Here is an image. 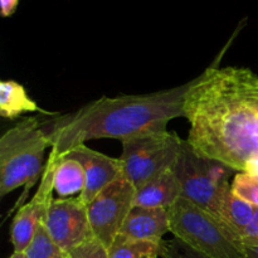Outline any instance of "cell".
Wrapping results in <instances>:
<instances>
[{"label": "cell", "instance_id": "cell-10", "mask_svg": "<svg viewBox=\"0 0 258 258\" xmlns=\"http://www.w3.org/2000/svg\"><path fill=\"white\" fill-rule=\"evenodd\" d=\"M63 156L76 159L82 164L85 169L86 186L78 198L86 206L90 204L108 184L122 175V165L120 159L110 158L105 154L92 150L86 146V144L76 146Z\"/></svg>", "mask_w": 258, "mask_h": 258}, {"label": "cell", "instance_id": "cell-21", "mask_svg": "<svg viewBox=\"0 0 258 258\" xmlns=\"http://www.w3.org/2000/svg\"><path fill=\"white\" fill-rule=\"evenodd\" d=\"M242 242L243 243H249V242H258V207L256 208V214L252 219L251 224L246 228L242 236Z\"/></svg>", "mask_w": 258, "mask_h": 258}, {"label": "cell", "instance_id": "cell-5", "mask_svg": "<svg viewBox=\"0 0 258 258\" xmlns=\"http://www.w3.org/2000/svg\"><path fill=\"white\" fill-rule=\"evenodd\" d=\"M181 188V198L190 201L221 218V209L234 170L226 164L207 158L183 140L178 160L173 168Z\"/></svg>", "mask_w": 258, "mask_h": 258}, {"label": "cell", "instance_id": "cell-22", "mask_svg": "<svg viewBox=\"0 0 258 258\" xmlns=\"http://www.w3.org/2000/svg\"><path fill=\"white\" fill-rule=\"evenodd\" d=\"M19 0H0V10L4 18L12 17L15 13Z\"/></svg>", "mask_w": 258, "mask_h": 258}, {"label": "cell", "instance_id": "cell-18", "mask_svg": "<svg viewBox=\"0 0 258 258\" xmlns=\"http://www.w3.org/2000/svg\"><path fill=\"white\" fill-rule=\"evenodd\" d=\"M231 188L238 198L258 207V176L248 173L236 174L232 180Z\"/></svg>", "mask_w": 258, "mask_h": 258}, {"label": "cell", "instance_id": "cell-3", "mask_svg": "<svg viewBox=\"0 0 258 258\" xmlns=\"http://www.w3.org/2000/svg\"><path fill=\"white\" fill-rule=\"evenodd\" d=\"M50 140L43 130L40 115L23 118L0 139V197L19 186L25 193L37 183Z\"/></svg>", "mask_w": 258, "mask_h": 258}, {"label": "cell", "instance_id": "cell-23", "mask_svg": "<svg viewBox=\"0 0 258 258\" xmlns=\"http://www.w3.org/2000/svg\"><path fill=\"white\" fill-rule=\"evenodd\" d=\"M247 258H258V242L243 243Z\"/></svg>", "mask_w": 258, "mask_h": 258}, {"label": "cell", "instance_id": "cell-1", "mask_svg": "<svg viewBox=\"0 0 258 258\" xmlns=\"http://www.w3.org/2000/svg\"><path fill=\"white\" fill-rule=\"evenodd\" d=\"M218 63L191 80L184 106L186 141L207 158L258 176V75Z\"/></svg>", "mask_w": 258, "mask_h": 258}, {"label": "cell", "instance_id": "cell-20", "mask_svg": "<svg viewBox=\"0 0 258 258\" xmlns=\"http://www.w3.org/2000/svg\"><path fill=\"white\" fill-rule=\"evenodd\" d=\"M163 258H211L199 252L194 251L185 243L179 241L178 238H174L173 241L165 242L163 252Z\"/></svg>", "mask_w": 258, "mask_h": 258}, {"label": "cell", "instance_id": "cell-12", "mask_svg": "<svg viewBox=\"0 0 258 258\" xmlns=\"http://www.w3.org/2000/svg\"><path fill=\"white\" fill-rule=\"evenodd\" d=\"M179 198H181L180 184L171 169L136 189L134 207L169 209Z\"/></svg>", "mask_w": 258, "mask_h": 258}, {"label": "cell", "instance_id": "cell-19", "mask_svg": "<svg viewBox=\"0 0 258 258\" xmlns=\"http://www.w3.org/2000/svg\"><path fill=\"white\" fill-rule=\"evenodd\" d=\"M70 258H108V248L98 239H92L68 252Z\"/></svg>", "mask_w": 258, "mask_h": 258}, {"label": "cell", "instance_id": "cell-2", "mask_svg": "<svg viewBox=\"0 0 258 258\" xmlns=\"http://www.w3.org/2000/svg\"><path fill=\"white\" fill-rule=\"evenodd\" d=\"M191 81L175 88L146 95L101 97L75 112L52 113L43 118L50 140V154L57 159L88 140L135 138L166 130L169 121L184 117L185 98Z\"/></svg>", "mask_w": 258, "mask_h": 258}, {"label": "cell", "instance_id": "cell-8", "mask_svg": "<svg viewBox=\"0 0 258 258\" xmlns=\"http://www.w3.org/2000/svg\"><path fill=\"white\" fill-rule=\"evenodd\" d=\"M44 227L57 246L64 252L95 239L87 206L80 198L53 199Z\"/></svg>", "mask_w": 258, "mask_h": 258}, {"label": "cell", "instance_id": "cell-11", "mask_svg": "<svg viewBox=\"0 0 258 258\" xmlns=\"http://www.w3.org/2000/svg\"><path fill=\"white\" fill-rule=\"evenodd\" d=\"M168 232H170L169 209L134 207L118 236L133 241L161 242Z\"/></svg>", "mask_w": 258, "mask_h": 258}, {"label": "cell", "instance_id": "cell-6", "mask_svg": "<svg viewBox=\"0 0 258 258\" xmlns=\"http://www.w3.org/2000/svg\"><path fill=\"white\" fill-rule=\"evenodd\" d=\"M121 144L122 175L139 189L174 168L183 140L178 134L164 130L126 139Z\"/></svg>", "mask_w": 258, "mask_h": 258}, {"label": "cell", "instance_id": "cell-9", "mask_svg": "<svg viewBox=\"0 0 258 258\" xmlns=\"http://www.w3.org/2000/svg\"><path fill=\"white\" fill-rule=\"evenodd\" d=\"M57 158L49 154L45 166L43 168L42 178L38 190L33 198L20 207L13 219L10 227V237L14 252H25L40 224H44L48 211L53 202L54 191V170Z\"/></svg>", "mask_w": 258, "mask_h": 258}, {"label": "cell", "instance_id": "cell-15", "mask_svg": "<svg viewBox=\"0 0 258 258\" xmlns=\"http://www.w3.org/2000/svg\"><path fill=\"white\" fill-rule=\"evenodd\" d=\"M257 207L247 203L243 199L238 198L236 194L229 191L227 194L226 199L223 202V206L221 209V219L228 227H231L234 233L238 234L239 237L243 236V232L246 231L247 227L251 224L254 214H256Z\"/></svg>", "mask_w": 258, "mask_h": 258}, {"label": "cell", "instance_id": "cell-16", "mask_svg": "<svg viewBox=\"0 0 258 258\" xmlns=\"http://www.w3.org/2000/svg\"><path fill=\"white\" fill-rule=\"evenodd\" d=\"M165 241H133L117 236L108 248V258H163Z\"/></svg>", "mask_w": 258, "mask_h": 258}, {"label": "cell", "instance_id": "cell-14", "mask_svg": "<svg viewBox=\"0 0 258 258\" xmlns=\"http://www.w3.org/2000/svg\"><path fill=\"white\" fill-rule=\"evenodd\" d=\"M86 186V174L82 164L70 156L57 159L54 170V190L62 198L82 193Z\"/></svg>", "mask_w": 258, "mask_h": 258}, {"label": "cell", "instance_id": "cell-17", "mask_svg": "<svg viewBox=\"0 0 258 258\" xmlns=\"http://www.w3.org/2000/svg\"><path fill=\"white\" fill-rule=\"evenodd\" d=\"M25 254L28 258H70L67 252L55 244L44 224H40L37 229L32 243L25 249Z\"/></svg>", "mask_w": 258, "mask_h": 258}, {"label": "cell", "instance_id": "cell-7", "mask_svg": "<svg viewBox=\"0 0 258 258\" xmlns=\"http://www.w3.org/2000/svg\"><path fill=\"white\" fill-rule=\"evenodd\" d=\"M135 194V186L121 175L87 204L88 219L95 238L107 248L118 236L126 217L134 208Z\"/></svg>", "mask_w": 258, "mask_h": 258}, {"label": "cell", "instance_id": "cell-13", "mask_svg": "<svg viewBox=\"0 0 258 258\" xmlns=\"http://www.w3.org/2000/svg\"><path fill=\"white\" fill-rule=\"evenodd\" d=\"M45 112L28 96L24 86L13 80L0 82V113L5 118H15L27 112Z\"/></svg>", "mask_w": 258, "mask_h": 258}, {"label": "cell", "instance_id": "cell-24", "mask_svg": "<svg viewBox=\"0 0 258 258\" xmlns=\"http://www.w3.org/2000/svg\"><path fill=\"white\" fill-rule=\"evenodd\" d=\"M8 258H28V257L27 254H25V252H14L12 256Z\"/></svg>", "mask_w": 258, "mask_h": 258}, {"label": "cell", "instance_id": "cell-4", "mask_svg": "<svg viewBox=\"0 0 258 258\" xmlns=\"http://www.w3.org/2000/svg\"><path fill=\"white\" fill-rule=\"evenodd\" d=\"M170 232L193 248L211 258H247L241 237L219 217L179 198L169 208Z\"/></svg>", "mask_w": 258, "mask_h": 258}]
</instances>
